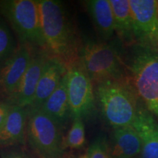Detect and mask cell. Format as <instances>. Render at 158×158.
Listing matches in <instances>:
<instances>
[{
  "mask_svg": "<svg viewBox=\"0 0 158 158\" xmlns=\"http://www.w3.org/2000/svg\"><path fill=\"white\" fill-rule=\"evenodd\" d=\"M45 50L66 65L79 59L82 47L74 23L62 3L56 0H37Z\"/></svg>",
  "mask_w": 158,
  "mask_h": 158,
  "instance_id": "cell-1",
  "label": "cell"
},
{
  "mask_svg": "<svg viewBox=\"0 0 158 158\" xmlns=\"http://www.w3.org/2000/svg\"><path fill=\"white\" fill-rule=\"evenodd\" d=\"M96 101L106 122L114 129L133 125L139 98L129 80H110L95 84Z\"/></svg>",
  "mask_w": 158,
  "mask_h": 158,
  "instance_id": "cell-2",
  "label": "cell"
},
{
  "mask_svg": "<svg viewBox=\"0 0 158 158\" xmlns=\"http://www.w3.org/2000/svg\"><path fill=\"white\" fill-rule=\"evenodd\" d=\"M128 78L138 98L158 119V53L140 47L130 59Z\"/></svg>",
  "mask_w": 158,
  "mask_h": 158,
  "instance_id": "cell-3",
  "label": "cell"
},
{
  "mask_svg": "<svg viewBox=\"0 0 158 158\" xmlns=\"http://www.w3.org/2000/svg\"><path fill=\"white\" fill-rule=\"evenodd\" d=\"M26 141L38 158H62L64 155L62 127L40 108L27 107Z\"/></svg>",
  "mask_w": 158,
  "mask_h": 158,
  "instance_id": "cell-4",
  "label": "cell"
},
{
  "mask_svg": "<svg viewBox=\"0 0 158 158\" xmlns=\"http://www.w3.org/2000/svg\"><path fill=\"white\" fill-rule=\"evenodd\" d=\"M0 15L8 21L19 44L45 49L37 1L2 0Z\"/></svg>",
  "mask_w": 158,
  "mask_h": 158,
  "instance_id": "cell-5",
  "label": "cell"
},
{
  "mask_svg": "<svg viewBox=\"0 0 158 158\" xmlns=\"http://www.w3.org/2000/svg\"><path fill=\"white\" fill-rule=\"evenodd\" d=\"M79 60L94 84L127 78L117 51L106 42L87 41L84 43Z\"/></svg>",
  "mask_w": 158,
  "mask_h": 158,
  "instance_id": "cell-6",
  "label": "cell"
},
{
  "mask_svg": "<svg viewBox=\"0 0 158 158\" xmlns=\"http://www.w3.org/2000/svg\"><path fill=\"white\" fill-rule=\"evenodd\" d=\"M66 77L71 118L92 117L97 102L93 82L79 59L68 67Z\"/></svg>",
  "mask_w": 158,
  "mask_h": 158,
  "instance_id": "cell-7",
  "label": "cell"
},
{
  "mask_svg": "<svg viewBox=\"0 0 158 158\" xmlns=\"http://www.w3.org/2000/svg\"><path fill=\"white\" fill-rule=\"evenodd\" d=\"M129 1L135 40L141 47L154 49L157 45L158 1Z\"/></svg>",
  "mask_w": 158,
  "mask_h": 158,
  "instance_id": "cell-8",
  "label": "cell"
},
{
  "mask_svg": "<svg viewBox=\"0 0 158 158\" xmlns=\"http://www.w3.org/2000/svg\"><path fill=\"white\" fill-rule=\"evenodd\" d=\"M36 48L19 44L14 54L0 64V100L8 101L14 94Z\"/></svg>",
  "mask_w": 158,
  "mask_h": 158,
  "instance_id": "cell-9",
  "label": "cell"
},
{
  "mask_svg": "<svg viewBox=\"0 0 158 158\" xmlns=\"http://www.w3.org/2000/svg\"><path fill=\"white\" fill-rule=\"evenodd\" d=\"M51 55L45 49L36 48L16 91L8 100L13 106L27 108L34 100L40 78Z\"/></svg>",
  "mask_w": 158,
  "mask_h": 158,
  "instance_id": "cell-10",
  "label": "cell"
},
{
  "mask_svg": "<svg viewBox=\"0 0 158 158\" xmlns=\"http://www.w3.org/2000/svg\"><path fill=\"white\" fill-rule=\"evenodd\" d=\"M133 126L141 139L140 158H158V122L143 104H139Z\"/></svg>",
  "mask_w": 158,
  "mask_h": 158,
  "instance_id": "cell-11",
  "label": "cell"
},
{
  "mask_svg": "<svg viewBox=\"0 0 158 158\" xmlns=\"http://www.w3.org/2000/svg\"><path fill=\"white\" fill-rule=\"evenodd\" d=\"M28 109L12 106L4 125L0 128V149L24 145Z\"/></svg>",
  "mask_w": 158,
  "mask_h": 158,
  "instance_id": "cell-12",
  "label": "cell"
},
{
  "mask_svg": "<svg viewBox=\"0 0 158 158\" xmlns=\"http://www.w3.org/2000/svg\"><path fill=\"white\" fill-rule=\"evenodd\" d=\"M67 70L66 65L62 61L53 56L49 57L40 78L34 100L29 107H40L56 90Z\"/></svg>",
  "mask_w": 158,
  "mask_h": 158,
  "instance_id": "cell-13",
  "label": "cell"
},
{
  "mask_svg": "<svg viewBox=\"0 0 158 158\" xmlns=\"http://www.w3.org/2000/svg\"><path fill=\"white\" fill-rule=\"evenodd\" d=\"M141 152V139L133 125L114 129L111 158H135Z\"/></svg>",
  "mask_w": 158,
  "mask_h": 158,
  "instance_id": "cell-14",
  "label": "cell"
},
{
  "mask_svg": "<svg viewBox=\"0 0 158 158\" xmlns=\"http://www.w3.org/2000/svg\"><path fill=\"white\" fill-rule=\"evenodd\" d=\"M84 5L100 38L109 40L115 32V21L110 0H89L84 2Z\"/></svg>",
  "mask_w": 158,
  "mask_h": 158,
  "instance_id": "cell-15",
  "label": "cell"
},
{
  "mask_svg": "<svg viewBox=\"0 0 158 158\" xmlns=\"http://www.w3.org/2000/svg\"><path fill=\"white\" fill-rule=\"evenodd\" d=\"M40 108L62 127L71 118L66 74L56 90L43 102Z\"/></svg>",
  "mask_w": 158,
  "mask_h": 158,
  "instance_id": "cell-16",
  "label": "cell"
},
{
  "mask_svg": "<svg viewBox=\"0 0 158 158\" xmlns=\"http://www.w3.org/2000/svg\"><path fill=\"white\" fill-rule=\"evenodd\" d=\"M115 21V32L120 39L130 43L135 40L129 0H110Z\"/></svg>",
  "mask_w": 158,
  "mask_h": 158,
  "instance_id": "cell-17",
  "label": "cell"
},
{
  "mask_svg": "<svg viewBox=\"0 0 158 158\" xmlns=\"http://www.w3.org/2000/svg\"><path fill=\"white\" fill-rule=\"evenodd\" d=\"M18 45L7 22L0 15V64L14 54Z\"/></svg>",
  "mask_w": 158,
  "mask_h": 158,
  "instance_id": "cell-18",
  "label": "cell"
},
{
  "mask_svg": "<svg viewBox=\"0 0 158 158\" xmlns=\"http://www.w3.org/2000/svg\"><path fill=\"white\" fill-rule=\"evenodd\" d=\"M85 127L84 120L81 118L73 119L72 126L67 135L64 138V147L65 149H78L85 144Z\"/></svg>",
  "mask_w": 158,
  "mask_h": 158,
  "instance_id": "cell-19",
  "label": "cell"
},
{
  "mask_svg": "<svg viewBox=\"0 0 158 158\" xmlns=\"http://www.w3.org/2000/svg\"><path fill=\"white\" fill-rule=\"evenodd\" d=\"M89 158H110V148L106 136L95 138L88 149Z\"/></svg>",
  "mask_w": 158,
  "mask_h": 158,
  "instance_id": "cell-20",
  "label": "cell"
},
{
  "mask_svg": "<svg viewBox=\"0 0 158 158\" xmlns=\"http://www.w3.org/2000/svg\"><path fill=\"white\" fill-rule=\"evenodd\" d=\"M1 158H34L32 155L21 146L0 149Z\"/></svg>",
  "mask_w": 158,
  "mask_h": 158,
  "instance_id": "cell-21",
  "label": "cell"
},
{
  "mask_svg": "<svg viewBox=\"0 0 158 158\" xmlns=\"http://www.w3.org/2000/svg\"><path fill=\"white\" fill-rule=\"evenodd\" d=\"M12 106L13 105H11L7 101L0 100V128L5 123L10 111Z\"/></svg>",
  "mask_w": 158,
  "mask_h": 158,
  "instance_id": "cell-22",
  "label": "cell"
},
{
  "mask_svg": "<svg viewBox=\"0 0 158 158\" xmlns=\"http://www.w3.org/2000/svg\"><path fill=\"white\" fill-rule=\"evenodd\" d=\"M76 158H89V157L88 152H85V153L81 154V155H79L78 157H76Z\"/></svg>",
  "mask_w": 158,
  "mask_h": 158,
  "instance_id": "cell-23",
  "label": "cell"
},
{
  "mask_svg": "<svg viewBox=\"0 0 158 158\" xmlns=\"http://www.w3.org/2000/svg\"><path fill=\"white\" fill-rule=\"evenodd\" d=\"M62 158H76V157H74L73 156H70V155H68V156L64 155V157H63Z\"/></svg>",
  "mask_w": 158,
  "mask_h": 158,
  "instance_id": "cell-24",
  "label": "cell"
},
{
  "mask_svg": "<svg viewBox=\"0 0 158 158\" xmlns=\"http://www.w3.org/2000/svg\"><path fill=\"white\" fill-rule=\"evenodd\" d=\"M157 45H158V35H157Z\"/></svg>",
  "mask_w": 158,
  "mask_h": 158,
  "instance_id": "cell-25",
  "label": "cell"
},
{
  "mask_svg": "<svg viewBox=\"0 0 158 158\" xmlns=\"http://www.w3.org/2000/svg\"><path fill=\"white\" fill-rule=\"evenodd\" d=\"M135 158H140V157H135Z\"/></svg>",
  "mask_w": 158,
  "mask_h": 158,
  "instance_id": "cell-26",
  "label": "cell"
},
{
  "mask_svg": "<svg viewBox=\"0 0 158 158\" xmlns=\"http://www.w3.org/2000/svg\"><path fill=\"white\" fill-rule=\"evenodd\" d=\"M110 158H111V157H110Z\"/></svg>",
  "mask_w": 158,
  "mask_h": 158,
  "instance_id": "cell-27",
  "label": "cell"
}]
</instances>
